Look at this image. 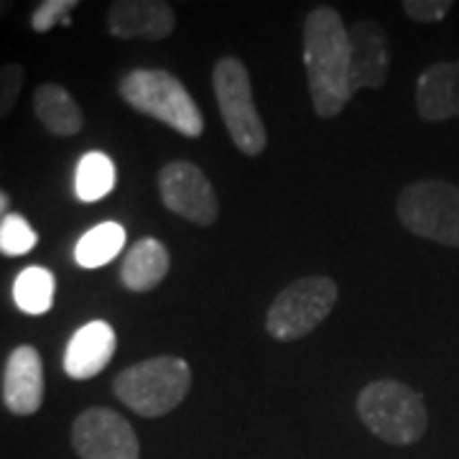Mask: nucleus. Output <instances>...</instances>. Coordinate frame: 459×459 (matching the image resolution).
Masks as SVG:
<instances>
[{"mask_svg": "<svg viewBox=\"0 0 459 459\" xmlns=\"http://www.w3.org/2000/svg\"><path fill=\"white\" fill-rule=\"evenodd\" d=\"M304 66L314 113L332 120L355 98L350 84V36L332 5L309 11L304 21Z\"/></svg>", "mask_w": 459, "mask_h": 459, "instance_id": "1", "label": "nucleus"}, {"mask_svg": "<svg viewBox=\"0 0 459 459\" xmlns=\"http://www.w3.org/2000/svg\"><path fill=\"white\" fill-rule=\"evenodd\" d=\"M355 409L362 427L391 446L421 442L429 429L424 395L395 377L370 380L358 394Z\"/></svg>", "mask_w": 459, "mask_h": 459, "instance_id": "2", "label": "nucleus"}, {"mask_svg": "<svg viewBox=\"0 0 459 459\" xmlns=\"http://www.w3.org/2000/svg\"><path fill=\"white\" fill-rule=\"evenodd\" d=\"M192 391V368L179 355H159L126 368L113 380V394L133 413L161 419Z\"/></svg>", "mask_w": 459, "mask_h": 459, "instance_id": "3", "label": "nucleus"}, {"mask_svg": "<svg viewBox=\"0 0 459 459\" xmlns=\"http://www.w3.org/2000/svg\"><path fill=\"white\" fill-rule=\"evenodd\" d=\"M117 92L135 113L164 123L179 135L199 138L204 131L197 100L177 74L166 69H131L117 84Z\"/></svg>", "mask_w": 459, "mask_h": 459, "instance_id": "4", "label": "nucleus"}, {"mask_svg": "<svg viewBox=\"0 0 459 459\" xmlns=\"http://www.w3.org/2000/svg\"><path fill=\"white\" fill-rule=\"evenodd\" d=\"M212 87L220 117L235 148L250 159L261 156L268 146V131L253 100V84L246 62L238 56L217 59L212 69Z\"/></svg>", "mask_w": 459, "mask_h": 459, "instance_id": "5", "label": "nucleus"}, {"mask_svg": "<svg viewBox=\"0 0 459 459\" xmlns=\"http://www.w3.org/2000/svg\"><path fill=\"white\" fill-rule=\"evenodd\" d=\"M395 217L411 235L459 247V186L444 179L406 184L395 202Z\"/></svg>", "mask_w": 459, "mask_h": 459, "instance_id": "6", "label": "nucleus"}, {"mask_svg": "<svg viewBox=\"0 0 459 459\" xmlns=\"http://www.w3.org/2000/svg\"><path fill=\"white\" fill-rule=\"evenodd\" d=\"M337 281L329 276H304L289 283L265 314V332L279 342H296L312 334L337 304Z\"/></svg>", "mask_w": 459, "mask_h": 459, "instance_id": "7", "label": "nucleus"}, {"mask_svg": "<svg viewBox=\"0 0 459 459\" xmlns=\"http://www.w3.org/2000/svg\"><path fill=\"white\" fill-rule=\"evenodd\" d=\"M69 439L80 459H141V442L131 421L105 406L82 411L72 424Z\"/></svg>", "mask_w": 459, "mask_h": 459, "instance_id": "8", "label": "nucleus"}, {"mask_svg": "<svg viewBox=\"0 0 459 459\" xmlns=\"http://www.w3.org/2000/svg\"><path fill=\"white\" fill-rule=\"evenodd\" d=\"M159 197L169 212L199 228H212L220 217V199L212 181L192 161H171L159 171Z\"/></svg>", "mask_w": 459, "mask_h": 459, "instance_id": "9", "label": "nucleus"}, {"mask_svg": "<svg viewBox=\"0 0 459 459\" xmlns=\"http://www.w3.org/2000/svg\"><path fill=\"white\" fill-rule=\"evenodd\" d=\"M350 36V84L358 90H380L391 72L388 33L377 21H358L347 29Z\"/></svg>", "mask_w": 459, "mask_h": 459, "instance_id": "10", "label": "nucleus"}, {"mask_svg": "<svg viewBox=\"0 0 459 459\" xmlns=\"http://www.w3.org/2000/svg\"><path fill=\"white\" fill-rule=\"evenodd\" d=\"M174 29V8L164 0H115L108 8V33L120 41H164Z\"/></svg>", "mask_w": 459, "mask_h": 459, "instance_id": "11", "label": "nucleus"}, {"mask_svg": "<svg viewBox=\"0 0 459 459\" xmlns=\"http://www.w3.org/2000/svg\"><path fill=\"white\" fill-rule=\"evenodd\" d=\"M44 362L33 344H18L3 373V403L16 416H33L44 403Z\"/></svg>", "mask_w": 459, "mask_h": 459, "instance_id": "12", "label": "nucleus"}, {"mask_svg": "<svg viewBox=\"0 0 459 459\" xmlns=\"http://www.w3.org/2000/svg\"><path fill=\"white\" fill-rule=\"evenodd\" d=\"M413 100L424 123H446L459 117V59L429 65L416 80Z\"/></svg>", "mask_w": 459, "mask_h": 459, "instance_id": "13", "label": "nucleus"}, {"mask_svg": "<svg viewBox=\"0 0 459 459\" xmlns=\"http://www.w3.org/2000/svg\"><path fill=\"white\" fill-rule=\"evenodd\" d=\"M115 347H117V337L108 322L102 319L87 322L66 344L65 373L72 380H92L110 365Z\"/></svg>", "mask_w": 459, "mask_h": 459, "instance_id": "14", "label": "nucleus"}, {"mask_svg": "<svg viewBox=\"0 0 459 459\" xmlns=\"http://www.w3.org/2000/svg\"><path fill=\"white\" fill-rule=\"evenodd\" d=\"M171 255L161 240L141 238L126 253V261L120 265V281L133 294H148L169 276Z\"/></svg>", "mask_w": 459, "mask_h": 459, "instance_id": "15", "label": "nucleus"}, {"mask_svg": "<svg viewBox=\"0 0 459 459\" xmlns=\"http://www.w3.org/2000/svg\"><path fill=\"white\" fill-rule=\"evenodd\" d=\"M33 115L44 131L59 138L77 135L84 128V113L80 102L62 84L44 82L33 90Z\"/></svg>", "mask_w": 459, "mask_h": 459, "instance_id": "16", "label": "nucleus"}, {"mask_svg": "<svg viewBox=\"0 0 459 459\" xmlns=\"http://www.w3.org/2000/svg\"><path fill=\"white\" fill-rule=\"evenodd\" d=\"M56 294V281L49 268L41 265H29L16 276L13 283V301L23 314L29 316H41L51 309Z\"/></svg>", "mask_w": 459, "mask_h": 459, "instance_id": "17", "label": "nucleus"}, {"mask_svg": "<svg viewBox=\"0 0 459 459\" xmlns=\"http://www.w3.org/2000/svg\"><path fill=\"white\" fill-rule=\"evenodd\" d=\"M126 228L117 222H102L90 232H84L74 247V261L82 268H100L110 263L126 247Z\"/></svg>", "mask_w": 459, "mask_h": 459, "instance_id": "18", "label": "nucleus"}, {"mask_svg": "<svg viewBox=\"0 0 459 459\" xmlns=\"http://www.w3.org/2000/svg\"><path fill=\"white\" fill-rule=\"evenodd\" d=\"M115 186V164L100 151L84 153L82 161L77 164L74 189L82 202H100L108 197Z\"/></svg>", "mask_w": 459, "mask_h": 459, "instance_id": "19", "label": "nucleus"}, {"mask_svg": "<svg viewBox=\"0 0 459 459\" xmlns=\"http://www.w3.org/2000/svg\"><path fill=\"white\" fill-rule=\"evenodd\" d=\"M36 243H39V235L23 214H5V220L0 222V253L3 255H8V258L26 255L29 250L36 247Z\"/></svg>", "mask_w": 459, "mask_h": 459, "instance_id": "20", "label": "nucleus"}, {"mask_svg": "<svg viewBox=\"0 0 459 459\" xmlns=\"http://www.w3.org/2000/svg\"><path fill=\"white\" fill-rule=\"evenodd\" d=\"M77 8V0H44L33 8L31 29L36 33H49L54 26H72V11Z\"/></svg>", "mask_w": 459, "mask_h": 459, "instance_id": "21", "label": "nucleus"}, {"mask_svg": "<svg viewBox=\"0 0 459 459\" xmlns=\"http://www.w3.org/2000/svg\"><path fill=\"white\" fill-rule=\"evenodd\" d=\"M26 82V69L18 62H8L0 65V120H5L8 115L13 113L21 90Z\"/></svg>", "mask_w": 459, "mask_h": 459, "instance_id": "22", "label": "nucleus"}, {"mask_svg": "<svg viewBox=\"0 0 459 459\" xmlns=\"http://www.w3.org/2000/svg\"><path fill=\"white\" fill-rule=\"evenodd\" d=\"M403 13L416 23H439L455 8L452 0H403Z\"/></svg>", "mask_w": 459, "mask_h": 459, "instance_id": "23", "label": "nucleus"}, {"mask_svg": "<svg viewBox=\"0 0 459 459\" xmlns=\"http://www.w3.org/2000/svg\"><path fill=\"white\" fill-rule=\"evenodd\" d=\"M8 207H11V197H8V192H5V189H0V222L5 220Z\"/></svg>", "mask_w": 459, "mask_h": 459, "instance_id": "24", "label": "nucleus"}, {"mask_svg": "<svg viewBox=\"0 0 459 459\" xmlns=\"http://www.w3.org/2000/svg\"><path fill=\"white\" fill-rule=\"evenodd\" d=\"M11 11H13V3H8V0H5V3H0V18L8 16Z\"/></svg>", "mask_w": 459, "mask_h": 459, "instance_id": "25", "label": "nucleus"}]
</instances>
